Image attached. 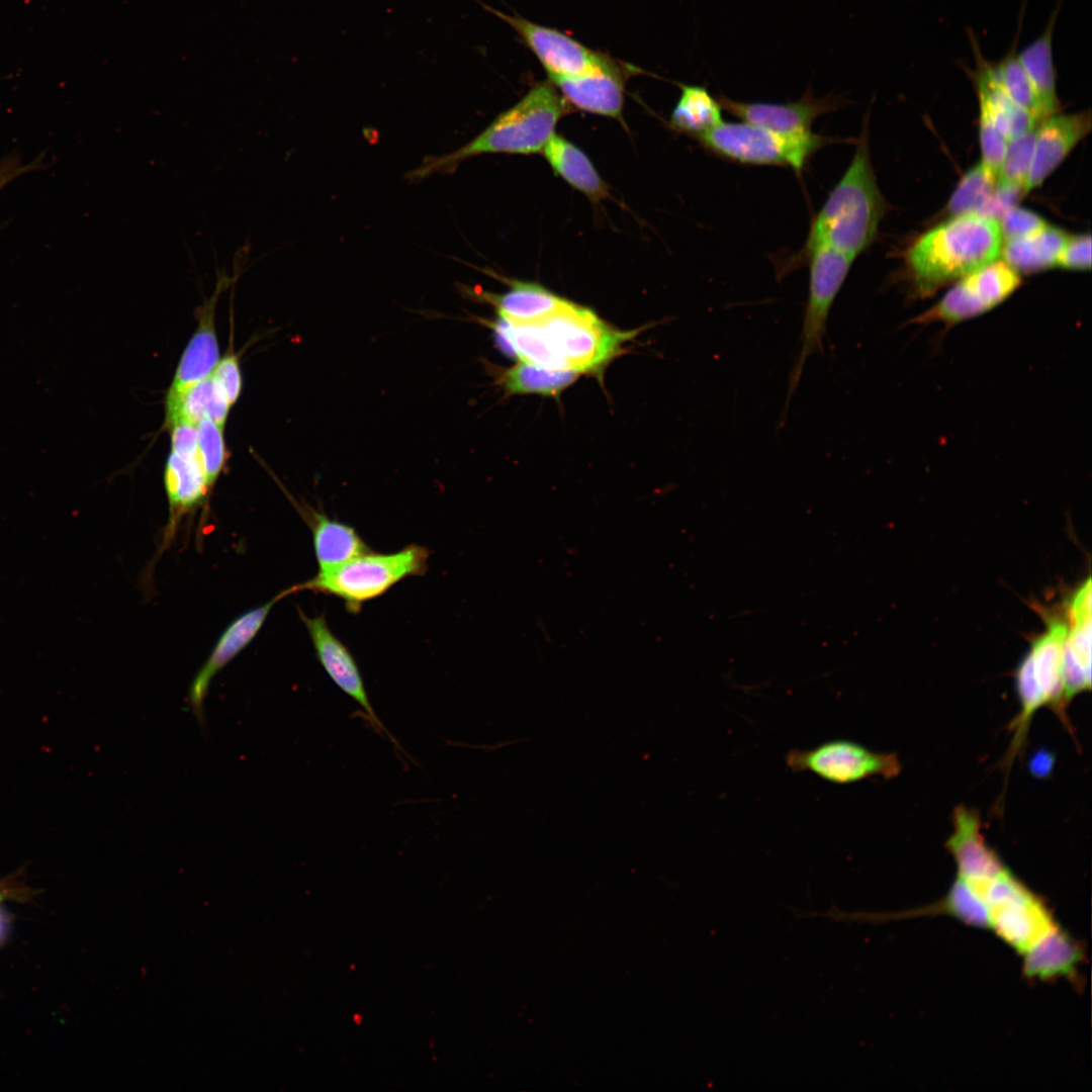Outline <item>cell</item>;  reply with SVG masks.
<instances>
[{
	"instance_id": "6",
	"label": "cell",
	"mask_w": 1092,
	"mask_h": 1092,
	"mask_svg": "<svg viewBox=\"0 0 1092 1092\" xmlns=\"http://www.w3.org/2000/svg\"><path fill=\"white\" fill-rule=\"evenodd\" d=\"M1040 614L1044 618L1045 630L1032 640L1016 671L1020 713L1011 724L1014 736L1007 753L1006 761L1009 764L1020 750L1029 722L1039 708L1048 705L1059 716H1065L1063 652L1067 632L1066 618L1052 615L1042 609ZM1064 720L1067 721L1065 717Z\"/></svg>"
},
{
	"instance_id": "34",
	"label": "cell",
	"mask_w": 1092,
	"mask_h": 1092,
	"mask_svg": "<svg viewBox=\"0 0 1092 1092\" xmlns=\"http://www.w3.org/2000/svg\"><path fill=\"white\" fill-rule=\"evenodd\" d=\"M1003 242L1028 236L1045 224V220L1033 211L1013 206L998 219Z\"/></svg>"
},
{
	"instance_id": "32",
	"label": "cell",
	"mask_w": 1092,
	"mask_h": 1092,
	"mask_svg": "<svg viewBox=\"0 0 1092 1092\" xmlns=\"http://www.w3.org/2000/svg\"><path fill=\"white\" fill-rule=\"evenodd\" d=\"M1036 127L1008 141L997 176L998 183L1020 186L1024 191L1033 156Z\"/></svg>"
},
{
	"instance_id": "13",
	"label": "cell",
	"mask_w": 1092,
	"mask_h": 1092,
	"mask_svg": "<svg viewBox=\"0 0 1092 1092\" xmlns=\"http://www.w3.org/2000/svg\"><path fill=\"white\" fill-rule=\"evenodd\" d=\"M1067 632L1064 641L1063 705L1091 688V578L1081 582L1065 600Z\"/></svg>"
},
{
	"instance_id": "23",
	"label": "cell",
	"mask_w": 1092,
	"mask_h": 1092,
	"mask_svg": "<svg viewBox=\"0 0 1092 1092\" xmlns=\"http://www.w3.org/2000/svg\"><path fill=\"white\" fill-rule=\"evenodd\" d=\"M1067 237L1061 229L1045 224L1028 236L1003 242L1000 256L1017 273L1042 271L1057 266Z\"/></svg>"
},
{
	"instance_id": "30",
	"label": "cell",
	"mask_w": 1092,
	"mask_h": 1092,
	"mask_svg": "<svg viewBox=\"0 0 1092 1092\" xmlns=\"http://www.w3.org/2000/svg\"><path fill=\"white\" fill-rule=\"evenodd\" d=\"M993 74L1006 95L1018 106L1028 111L1037 122L1045 116L1038 96L1021 66L1015 51L1012 50L1002 60L991 63Z\"/></svg>"
},
{
	"instance_id": "27",
	"label": "cell",
	"mask_w": 1092,
	"mask_h": 1092,
	"mask_svg": "<svg viewBox=\"0 0 1092 1092\" xmlns=\"http://www.w3.org/2000/svg\"><path fill=\"white\" fill-rule=\"evenodd\" d=\"M1081 954L1076 942L1061 930L1024 958V973L1038 979L1070 975L1075 972Z\"/></svg>"
},
{
	"instance_id": "4",
	"label": "cell",
	"mask_w": 1092,
	"mask_h": 1092,
	"mask_svg": "<svg viewBox=\"0 0 1092 1092\" xmlns=\"http://www.w3.org/2000/svg\"><path fill=\"white\" fill-rule=\"evenodd\" d=\"M565 105L550 81L540 82L477 136L451 153L428 157L406 174V179L415 182L436 173H452L466 159L482 154L539 153L555 133Z\"/></svg>"
},
{
	"instance_id": "25",
	"label": "cell",
	"mask_w": 1092,
	"mask_h": 1092,
	"mask_svg": "<svg viewBox=\"0 0 1092 1092\" xmlns=\"http://www.w3.org/2000/svg\"><path fill=\"white\" fill-rule=\"evenodd\" d=\"M680 96L671 112V125L694 136L720 124L722 107L703 86L680 84Z\"/></svg>"
},
{
	"instance_id": "12",
	"label": "cell",
	"mask_w": 1092,
	"mask_h": 1092,
	"mask_svg": "<svg viewBox=\"0 0 1092 1092\" xmlns=\"http://www.w3.org/2000/svg\"><path fill=\"white\" fill-rule=\"evenodd\" d=\"M299 617L310 636L316 658L329 677L358 704L363 711L364 720L375 732L387 737L393 745L401 749L373 709L353 654L330 629L326 616L322 614L310 618L299 610Z\"/></svg>"
},
{
	"instance_id": "39",
	"label": "cell",
	"mask_w": 1092,
	"mask_h": 1092,
	"mask_svg": "<svg viewBox=\"0 0 1092 1092\" xmlns=\"http://www.w3.org/2000/svg\"><path fill=\"white\" fill-rule=\"evenodd\" d=\"M1052 755L1046 752H1038L1031 759V769L1035 776H1044L1052 768Z\"/></svg>"
},
{
	"instance_id": "10",
	"label": "cell",
	"mask_w": 1092,
	"mask_h": 1092,
	"mask_svg": "<svg viewBox=\"0 0 1092 1092\" xmlns=\"http://www.w3.org/2000/svg\"><path fill=\"white\" fill-rule=\"evenodd\" d=\"M1020 283L1019 273L1003 260H996L957 280L915 322L958 324L983 314L1008 298Z\"/></svg>"
},
{
	"instance_id": "19",
	"label": "cell",
	"mask_w": 1092,
	"mask_h": 1092,
	"mask_svg": "<svg viewBox=\"0 0 1092 1092\" xmlns=\"http://www.w3.org/2000/svg\"><path fill=\"white\" fill-rule=\"evenodd\" d=\"M303 512L312 533L318 571L334 568L371 550L350 525L332 519L311 507H307Z\"/></svg>"
},
{
	"instance_id": "35",
	"label": "cell",
	"mask_w": 1092,
	"mask_h": 1092,
	"mask_svg": "<svg viewBox=\"0 0 1092 1092\" xmlns=\"http://www.w3.org/2000/svg\"><path fill=\"white\" fill-rule=\"evenodd\" d=\"M1057 266L1069 270H1089L1091 267V236H1068L1058 257Z\"/></svg>"
},
{
	"instance_id": "17",
	"label": "cell",
	"mask_w": 1092,
	"mask_h": 1092,
	"mask_svg": "<svg viewBox=\"0 0 1092 1092\" xmlns=\"http://www.w3.org/2000/svg\"><path fill=\"white\" fill-rule=\"evenodd\" d=\"M626 71L617 61L597 71L551 82L566 103L586 112L621 118Z\"/></svg>"
},
{
	"instance_id": "22",
	"label": "cell",
	"mask_w": 1092,
	"mask_h": 1092,
	"mask_svg": "<svg viewBox=\"0 0 1092 1092\" xmlns=\"http://www.w3.org/2000/svg\"><path fill=\"white\" fill-rule=\"evenodd\" d=\"M543 155L554 172L594 201L607 197L608 187L586 155L569 141L554 133Z\"/></svg>"
},
{
	"instance_id": "9",
	"label": "cell",
	"mask_w": 1092,
	"mask_h": 1092,
	"mask_svg": "<svg viewBox=\"0 0 1092 1092\" xmlns=\"http://www.w3.org/2000/svg\"><path fill=\"white\" fill-rule=\"evenodd\" d=\"M786 764L794 772L809 771L836 785L873 777L891 779L901 768L895 753L876 752L848 739H832L808 749H791Z\"/></svg>"
},
{
	"instance_id": "16",
	"label": "cell",
	"mask_w": 1092,
	"mask_h": 1092,
	"mask_svg": "<svg viewBox=\"0 0 1092 1092\" xmlns=\"http://www.w3.org/2000/svg\"><path fill=\"white\" fill-rule=\"evenodd\" d=\"M289 595L287 588L282 590L268 603L240 616L221 634L188 692V705L200 724L204 723L203 702L212 677L252 641L274 604Z\"/></svg>"
},
{
	"instance_id": "21",
	"label": "cell",
	"mask_w": 1092,
	"mask_h": 1092,
	"mask_svg": "<svg viewBox=\"0 0 1092 1092\" xmlns=\"http://www.w3.org/2000/svg\"><path fill=\"white\" fill-rule=\"evenodd\" d=\"M478 298L493 304L499 317L514 324L540 321L567 300L538 284L520 281L512 282L505 293L481 292Z\"/></svg>"
},
{
	"instance_id": "26",
	"label": "cell",
	"mask_w": 1092,
	"mask_h": 1092,
	"mask_svg": "<svg viewBox=\"0 0 1092 1092\" xmlns=\"http://www.w3.org/2000/svg\"><path fill=\"white\" fill-rule=\"evenodd\" d=\"M230 407L224 392L211 375L181 396L175 410L166 417V426L169 428L179 421L197 424L203 418H209L224 428Z\"/></svg>"
},
{
	"instance_id": "29",
	"label": "cell",
	"mask_w": 1092,
	"mask_h": 1092,
	"mask_svg": "<svg viewBox=\"0 0 1092 1092\" xmlns=\"http://www.w3.org/2000/svg\"><path fill=\"white\" fill-rule=\"evenodd\" d=\"M578 373L549 370L520 361L503 378L504 387L511 393L556 395L573 383Z\"/></svg>"
},
{
	"instance_id": "20",
	"label": "cell",
	"mask_w": 1092,
	"mask_h": 1092,
	"mask_svg": "<svg viewBox=\"0 0 1092 1092\" xmlns=\"http://www.w3.org/2000/svg\"><path fill=\"white\" fill-rule=\"evenodd\" d=\"M164 484L169 502L170 529L183 515L200 506L210 489L198 455L189 458L172 452L166 462Z\"/></svg>"
},
{
	"instance_id": "8",
	"label": "cell",
	"mask_w": 1092,
	"mask_h": 1092,
	"mask_svg": "<svg viewBox=\"0 0 1092 1092\" xmlns=\"http://www.w3.org/2000/svg\"><path fill=\"white\" fill-rule=\"evenodd\" d=\"M804 256L809 260V294L800 351L789 375L785 411L800 383L807 360L813 353H823L829 311L854 261L851 256L828 246H818Z\"/></svg>"
},
{
	"instance_id": "24",
	"label": "cell",
	"mask_w": 1092,
	"mask_h": 1092,
	"mask_svg": "<svg viewBox=\"0 0 1092 1092\" xmlns=\"http://www.w3.org/2000/svg\"><path fill=\"white\" fill-rule=\"evenodd\" d=\"M1058 8L1044 31L1023 48L1017 58L1038 96L1045 118L1059 110L1056 69L1053 57V34Z\"/></svg>"
},
{
	"instance_id": "7",
	"label": "cell",
	"mask_w": 1092,
	"mask_h": 1092,
	"mask_svg": "<svg viewBox=\"0 0 1092 1092\" xmlns=\"http://www.w3.org/2000/svg\"><path fill=\"white\" fill-rule=\"evenodd\" d=\"M723 159L755 166H787L801 172L832 140L811 131L782 133L746 121L724 122L697 136Z\"/></svg>"
},
{
	"instance_id": "37",
	"label": "cell",
	"mask_w": 1092,
	"mask_h": 1092,
	"mask_svg": "<svg viewBox=\"0 0 1092 1092\" xmlns=\"http://www.w3.org/2000/svg\"><path fill=\"white\" fill-rule=\"evenodd\" d=\"M171 434V452L183 457L198 455L197 424L179 421L169 427Z\"/></svg>"
},
{
	"instance_id": "33",
	"label": "cell",
	"mask_w": 1092,
	"mask_h": 1092,
	"mask_svg": "<svg viewBox=\"0 0 1092 1092\" xmlns=\"http://www.w3.org/2000/svg\"><path fill=\"white\" fill-rule=\"evenodd\" d=\"M979 133L983 166L997 179L1008 140L1000 130L989 111L979 105Z\"/></svg>"
},
{
	"instance_id": "11",
	"label": "cell",
	"mask_w": 1092,
	"mask_h": 1092,
	"mask_svg": "<svg viewBox=\"0 0 1092 1092\" xmlns=\"http://www.w3.org/2000/svg\"><path fill=\"white\" fill-rule=\"evenodd\" d=\"M492 12L517 31L541 63L550 82L581 76L607 67L615 61L557 29L534 23L521 16L495 10Z\"/></svg>"
},
{
	"instance_id": "18",
	"label": "cell",
	"mask_w": 1092,
	"mask_h": 1092,
	"mask_svg": "<svg viewBox=\"0 0 1092 1092\" xmlns=\"http://www.w3.org/2000/svg\"><path fill=\"white\" fill-rule=\"evenodd\" d=\"M218 361L213 300L204 308L198 327L179 361L166 397V417L175 410L181 396L190 387L211 376Z\"/></svg>"
},
{
	"instance_id": "36",
	"label": "cell",
	"mask_w": 1092,
	"mask_h": 1092,
	"mask_svg": "<svg viewBox=\"0 0 1092 1092\" xmlns=\"http://www.w3.org/2000/svg\"><path fill=\"white\" fill-rule=\"evenodd\" d=\"M211 375L224 392L230 405L235 404L241 395L243 381L238 356L225 355L217 362Z\"/></svg>"
},
{
	"instance_id": "28",
	"label": "cell",
	"mask_w": 1092,
	"mask_h": 1092,
	"mask_svg": "<svg viewBox=\"0 0 1092 1092\" xmlns=\"http://www.w3.org/2000/svg\"><path fill=\"white\" fill-rule=\"evenodd\" d=\"M997 179L982 163L971 168L959 182L950 196L946 210L951 216L976 213L987 216L992 203Z\"/></svg>"
},
{
	"instance_id": "31",
	"label": "cell",
	"mask_w": 1092,
	"mask_h": 1092,
	"mask_svg": "<svg viewBox=\"0 0 1092 1092\" xmlns=\"http://www.w3.org/2000/svg\"><path fill=\"white\" fill-rule=\"evenodd\" d=\"M198 458L204 470L206 480L211 487L228 460V451L223 438V427L209 418L197 423Z\"/></svg>"
},
{
	"instance_id": "3",
	"label": "cell",
	"mask_w": 1092,
	"mask_h": 1092,
	"mask_svg": "<svg viewBox=\"0 0 1092 1092\" xmlns=\"http://www.w3.org/2000/svg\"><path fill=\"white\" fill-rule=\"evenodd\" d=\"M1002 245L998 219L957 215L920 236L909 247L906 262L917 290L931 294L998 260Z\"/></svg>"
},
{
	"instance_id": "15",
	"label": "cell",
	"mask_w": 1092,
	"mask_h": 1092,
	"mask_svg": "<svg viewBox=\"0 0 1092 1092\" xmlns=\"http://www.w3.org/2000/svg\"><path fill=\"white\" fill-rule=\"evenodd\" d=\"M1090 129L1089 110L1070 114L1055 113L1039 122L1024 194L1039 187Z\"/></svg>"
},
{
	"instance_id": "2",
	"label": "cell",
	"mask_w": 1092,
	"mask_h": 1092,
	"mask_svg": "<svg viewBox=\"0 0 1092 1092\" xmlns=\"http://www.w3.org/2000/svg\"><path fill=\"white\" fill-rule=\"evenodd\" d=\"M868 122L851 162L811 222L803 254L828 246L855 259L874 242L887 203L871 162Z\"/></svg>"
},
{
	"instance_id": "1",
	"label": "cell",
	"mask_w": 1092,
	"mask_h": 1092,
	"mask_svg": "<svg viewBox=\"0 0 1092 1092\" xmlns=\"http://www.w3.org/2000/svg\"><path fill=\"white\" fill-rule=\"evenodd\" d=\"M491 327L502 350L519 361L575 373L599 370L634 336L569 300L540 321L514 324L498 316Z\"/></svg>"
},
{
	"instance_id": "14",
	"label": "cell",
	"mask_w": 1092,
	"mask_h": 1092,
	"mask_svg": "<svg viewBox=\"0 0 1092 1092\" xmlns=\"http://www.w3.org/2000/svg\"><path fill=\"white\" fill-rule=\"evenodd\" d=\"M717 100L722 109L742 121L782 133L811 131L815 119L837 110L842 104L840 97L817 98L810 88L799 100L787 103L743 102L722 94L717 97Z\"/></svg>"
},
{
	"instance_id": "5",
	"label": "cell",
	"mask_w": 1092,
	"mask_h": 1092,
	"mask_svg": "<svg viewBox=\"0 0 1092 1092\" xmlns=\"http://www.w3.org/2000/svg\"><path fill=\"white\" fill-rule=\"evenodd\" d=\"M429 557V549L419 544L392 553L371 549L289 588L292 594L311 590L336 597L348 612L358 614L365 603L383 596L404 578L424 575Z\"/></svg>"
},
{
	"instance_id": "38",
	"label": "cell",
	"mask_w": 1092,
	"mask_h": 1092,
	"mask_svg": "<svg viewBox=\"0 0 1092 1092\" xmlns=\"http://www.w3.org/2000/svg\"><path fill=\"white\" fill-rule=\"evenodd\" d=\"M41 163L40 158L31 163L22 164L15 154L5 157L0 161V190L20 175L39 169Z\"/></svg>"
}]
</instances>
